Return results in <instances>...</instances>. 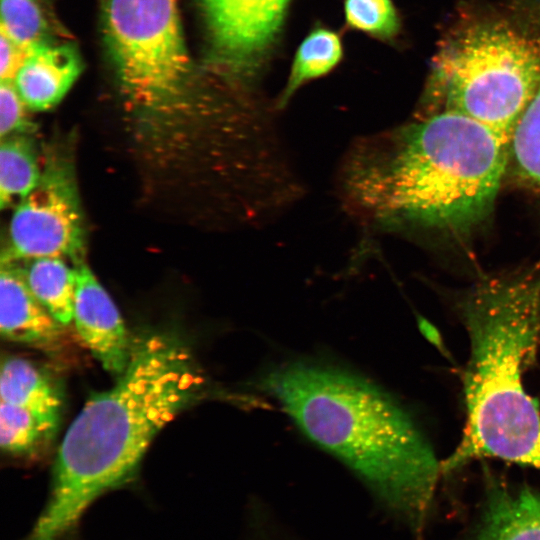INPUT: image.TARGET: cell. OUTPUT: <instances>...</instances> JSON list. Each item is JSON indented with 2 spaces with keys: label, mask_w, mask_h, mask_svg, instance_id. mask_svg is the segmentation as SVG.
<instances>
[{
  "label": "cell",
  "mask_w": 540,
  "mask_h": 540,
  "mask_svg": "<svg viewBox=\"0 0 540 540\" xmlns=\"http://www.w3.org/2000/svg\"><path fill=\"white\" fill-rule=\"evenodd\" d=\"M35 144L28 134H15L1 139L0 205L26 197L40 181Z\"/></svg>",
  "instance_id": "15"
},
{
  "label": "cell",
  "mask_w": 540,
  "mask_h": 540,
  "mask_svg": "<svg viewBox=\"0 0 540 540\" xmlns=\"http://www.w3.org/2000/svg\"><path fill=\"white\" fill-rule=\"evenodd\" d=\"M0 32L33 48L48 42V23L36 0H1Z\"/></svg>",
  "instance_id": "19"
},
{
  "label": "cell",
  "mask_w": 540,
  "mask_h": 540,
  "mask_svg": "<svg viewBox=\"0 0 540 540\" xmlns=\"http://www.w3.org/2000/svg\"><path fill=\"white\" fill-rule=\"evenodd\" d=\"M341 57L342 45L336 33L325 28L313 30L296 52L287 84L277 101V108H283L303 84L332 70Z\"/></svg>",
  "instance_id": "16"
},
{
  "label": "cell",
  "mask_w": 540,
  "mask_h": 540,
  "mask_svg": "<svg viewBox=\"0 0 540 540\" xmlns=\"http://www.w3.org/2000/svg\"><path fill=\"white\" fill-rule=\"evenodd\" d=\"M81 70L73 45L46 42L32 48L14 83L29 110L45 111L63 99Z\"/></svg>",
  "instance_id": "11"
},
{
  "label": "cell",
  "mask_w": 540,
  "mask_h": 540,
  "mask_svg": "<svg viewBox=\"0 0 540 540\" xmlns=\"http://www.w3.org/2000/svg\"><path fill=\"white\" fill-rule=\"evenodd\" d=\"M31 50L0 32V79L14 81Z\"/></svg>",
  "instance_id": "22"
},
{
  "label": "cell",
  "mask_w": 540,
  "mask_h": 540,
  "mask_svg": "<svg viewBox=\"0 0 540 540\" xmlns=\"http://www.w3.org/2000/svg\"><path fill=\"white\" fill-rule=\"evenodd\" d=\"M461 314L470 341L467 418L442 472L480 457L540 472V409L523 381L540 340V265L478 282Z\"/></svg>",
  "instance_id": "4"
},
{
  "label": "cell",
  "mask_w": 540,
  "mask_h": 540,
  "mask_svg": "<svg viewBox=\"0 0 540 540\" xmlns=\"http://www.w3.org/2000/svg\"><path fill=\"white\" fill-rule=\"evenodd\" d=\"M258 386L384 504L411 522L422 519L441 464L409 415L386 393L348 371L310 362L274 368Z\"/></svg>",
  "instance_id": "3"
},
{
  "label": "cell",
  "mask_w": 540,
  "mask_h": 540,
  "mask_svg": "<svg viewBox=\"0 0 540 540\" xmlns=\"http://www.w3.org/2000/svg\"><path fill=\"white\" fill-rule=\"evenodd\" d=\"M0 398L47 420L60 422L64 404L61 384L47 370L27 359L8 356L2 360Z\"/></svg>",
  "instance_id": "13"
},
{
  "label": "cell",
  "mask_w": 540,
  "mask_h": 540,
  "mask_svg": "<svg viewBox=\"0 0 540 540\" xmlns=\"http://www.w3.org/2000/svg\"><path fill=\"white\" fill-rule=\"evenodd\" d=\"M508 161L509 142L491 128L438 111L352 145L340 191L374 229L465 233L492 210Z\"/></svg>",
  "instance_id": "1"
},
{
  "label": "cell",
  "mask_w": 540,
  "mask_h": 540,
  "mask_svg": "<svg viewBox=\"0 0 540 540\" xmlns=\"http://www.w3.org/2000/svg\"><path fill=\"white\" fill-rule=\"evenodd\" d=\"M539 86L540 40L507 24L477 23L435 55L427 98L438 111L470 117L510 144Z\"/></svg>",
  "instance_id": "5"
},
{
  "label": "cell",
  "mask_w": 540,
  "mask_h": 540,
  "mask_svg": "<svg viewBox=\"0 0 540 540\" xmlns=\"http://www.w3.org/2000/svg\"><path fill=\"white\" fill-rule=\"evenodd\" d=\"M23 269L27 284L37 299L64 326L73 321L74 266L64 258L40 257Z\"/></svg>",
  "instance_id": "14"
},
{
  "label": "cell",
  "mask_w": 540,
  "mask_h": 540,
  "mask_svg": "<svg viewBox=\"0 0 540 540\" xmlns=\"http://www.w3.org/2000/svg\"><path fill=\"white\" fill-rule=\"evenodd\" d=\"M10 249L5 257H40L84 261L85 225L72 168L64 161L49 162L37 186L15 209L10 221Z\"/></svg>",
  "instance_id": "7"
},
{
  "label": "cell",
  "mask_w": 540,
  "mask_h": 540,
  "mask_svg": "<svg viewBox=\"0 0 540 540\" xmlns=\"http://www.w3.org/2000/svg\"><path fill=\"white\" fill-rule=\"evenodd\" d=\"M58 425L28 409L1 401L0 446L9 456H36L52 440Z\"/></svg>",
  "instance_id": "17"
},
{
  "label": "cell",
  "mask_w": 540,
  "mask_h": 540,
  "mask_svg": "<svg viewBox=\"0 0 540 540\" xmlns=\"http://www.w3.org/2000/svg\"><path fill=\"white\" fill-rule=\"evenodd\" d=\"M206 392V378L178 336L156 331L133 339L125 371L68 427L47 501L23 540H64L95 501L135 479L157 434Z\"/></svg>",
  "instance_id": "2"
},
{
  "label": "cell",
  "mask_w": 540,
  "mask_h": 540,
  "mask_svg": "<svg viewBox=\"0 0 540 540\" xmlns=\"http://www.w3.org/2000/svg\"><path fill=\"white\" fill-rule=\"evenodd\" d=\"M509 160L517 176L540 193V86L513 132Z\"/></svg>",
  "instance_id": "18"
},
{
  "label": "cell",
  "mask_w": 540,
  "mask_h": 540,
  "mask_svg": "<svg viewBox=\"0 0 540 540\" xmlns=\"http://www.w3.org/2000/svg\"><path fill=\"white\" fill-rule=\"evenodd\" d=\"M62 325L29 288L17 260L2 256L0 270V331L3 338L43 351H54L63 337Z\"/></svg>",
  "instance_id": "10"
},
{
  "label": "cell",
  "mask_w": 540,
  "mask_h": 540,
  "mask_svg": "<svg viewBox=\"0 0 540 540\" xmlns=\"http://www.w3.org/2000/svg\"><path fill=\"white\" fill-rule=\"evenodd\" d=\"M73 321L78 336L102 367L120 376L128 366L133 339L115 303L84 261L74 264Z\"/></svg>",
  "instance_id": "9"
},
{
  "label": "cell",
  "mask_w": 540,
  "mask_h": 540,
  "mask_svg": "<svg viewBox=\"0 0 540 540\" xmlns=\"http://www.w3.org/2000/svg\"><path fill=\"white\" fill-rule=\"evenodd\" d=\"M28 107L21 98L14 81L1 80L0 84V136L29 134L34 130L26 112Z\"/></svg>",
  "instance_id": "21"
},
{
  "label": "cell",
  "mask_w": 540,
  "mask_h": 540,
  "mask_svg": "<svg viewBox=\"0 0 540 540\" xmlns=\"http://www.w3.org/2000/svg\"><path fill=\"white\" fill-rule=\"evenodd\" d=\"M470 540H540V492L489 485L482 519Z\"/></svg>",
  "instance_id": "12"
},
{
  "label": "cell",
  "mask_w": 540,
  "mask_h": 540,
  "mask_svg": "<svg viewBox=\"0 0 540 540\" xmlns=\"http://www.w3.org/2000/svg\"><path fill=\"white\" fill-rule=\"evenodd\" d=\"M217 57L250 75L270 48L289 0H199Z\"/></svg>",
  "instance_id": "8"
},
{
  "label": "cell",
  "mask_w": 540,
  "mask_h": 540,
  "mask_svg": "<svg viewBox=\"0 0 540 540\" xmlns=\"http://www.w3.org/2000/svg\"><path fill=\"white\" fill-rule=\"evenodd\" d=\"M345 16L350 27L379 38H391L399 29L391 0H345Z\"/></svg>",
  "instance_id": "20"
},
{
  "label": "cell",
  "mask_w": 540,
  "mask_h": 540,
  "mask_svg": "<svg viewBox=\"0 0 540 540\" xmlns=\"http://www.w3.org/2000/svg\"><path fill=\"white\" fill-rule=\"evenodd\" d=\"M103 23L128 99L150 110L177 104L192 74L177 0H104Z\"/></svg>",
  "instance_id": "6"
}]
</instances>
